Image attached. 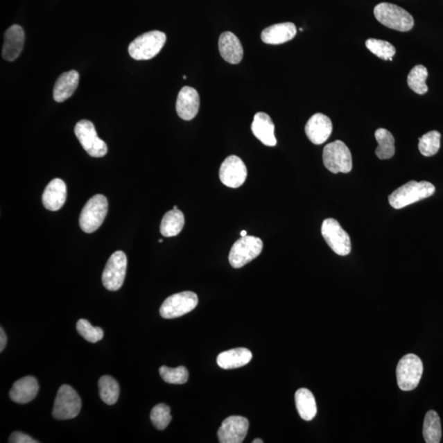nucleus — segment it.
I'll return each instance as SVG.
<instances>
[{"mask_svg": "<svg viewBox=\"0 0 443 443\" xmlns=\"http://www.w3.org/2000/svg\"><path fill=\"white\" fill-rule=\"evenodd\" d=\"M434 192L435 186L431 182L410 181L393 191L389 196L388 201L392 208L400 209L428 198Z\"/></svg>", "mask_w": 443, "mask_h": 443, "instance_id": "1", "label": "nucleus"}, {"mask_svg": "<svg viewBox=\"0 0 443 443\" xmlns=\"http://www.w3.org/2000/svg\"><path fill=\"white\" fill-rule=\"evenodd\" d=\"M374 16L387 28L406 33L413 28V17L403 8L389 3H381L374 8Z\"/></svg>", "mask_w": 443, "mask_h": 443, "instance_id": "2", "label": "nucleus"}, {"mask_svg": "<svg viewBox=\"0 0 443 443\" xmlns=\"http://www.w3.org/2000/svg\"><path fill=\"white\" fill-rule=\"evenodd\" d=\"M166 40V35L159 31L143 34L130 44L129 55L136 60L153 59L163 49Z\"/></svg>", "mask_w": 443, "mask_h": 443, "instance_id": "3", "label": "nucleus"}, {"mask_svg": "<svg viewBox=\"0 0 443 443\" xmlns=\"http://www.w3.org/2000/svg\"><path fill=\"white\" fill-rule=\"evenodd\" d=\"M109 202L103 195H96L87 201L80 213L79 223L82 230L93 234L100 228L108 214Z\"/></svg>", "mask_w": 443, "mask_h": 443, "instance_id": "4", "label": "nucleus"}, {"mask_svg": "<svg viewBox=\"0 0 443 443\" xmlns=\"http://www.w3.org/2000/svg\"><path fill=\"white\" fill-rule=\"evenodd\" d=\"M424 372L423 362L415 354L401 358L397 366V379L401 390L409 392L417 388Z\"/></svg>", "mask_w": 443, "mask_h": 443, "instance_id": "5", "label": "nucleus"}, {"mask_svg": "<svg viewBox=\"0 0 443 443\" xmlns=\"http://www.w3.org/2000/svg\"><path fill=\"white\" fill-rule=\"evenodd\" d=\"M324 166L333 173H348L352 169V156L350 150L342 141L329 143L323 151Z\"/></svg>", "mask_w": 443, "mask_h": 443, "instance_id": "6", "label": "nucleus"}, {"mask_svg": "<svg viewBox=\"0 0 443 443\" xmlns=\"http://www.w3.org/2000/svg\"><path fill=\"white\" fill-rule=\"evenodd\" d=\"M263 241L259 237L245 236L237 240L230 250L229 263L235 268H243L262 252Z\"/></svg>", "mask_w": 443, "mask_h": 443, "instance_id": "7", "label": "nucleus"}, {"mask_svg": "<svg viewBox=\"0 0 443 443\" xmlns=\"http://www.w3.org/2000/svg\"><path fill=\"white\" fill-rule=\"evenodd\" d=\"M82 409V400L69 385H62L58 391L53 409V418L60 420L77 417Z\"/></svg>", "mask_w": 443, "mask_h": 443, "instance_id": "8", "label": "nucleus"}, {"mask_svg": "<svg viewBox=\"0 0 443 443\" xmlns=\"http://www.w3.org/2000/svg\"><path fill=\"white\" fill-rule=\"evenodd\" d=\"M74 132L83 149L92 157H104L108 152V146L98 137L96 128L91 121H79L76 125Z\"/></svg>", "mask_w": 443, "mask_h": 443, "instance_id": "9", "label": "nucleus"}, {"mask_svg": "<svg viewBox=\"0 0 443 443\" xmlns=\"http://www.w3.org/2000/svg\"><path fill=\"white\" fill-rule=\"evenodd\" d=\"M321 234L326 243L338 256L345 257L351 250V238L334 218H327L321 227Z\"/></svg>", "mask_w": 443, "mask_h": 443, "instance_id": "10", "label": "nucleus"}, {"mask_svg": "<svg viewBox=\"0 0 443 443\" xmlns=\"http://www.w3.org/2000/svg\"><path fill=\"white\" fill-rule=\"evenodd\" d=\"M197 295L192 292H182L170 295L160 307V315L164 319H176L188 314L198 305Z\"/></svg>", "mask_w": 443, "mask_h": 443, "instance_id": "11", "label": "nucleus"}, {"mask_svg": "<svg viewBox=\"0 0 443 443\" xmlns=\"http://www.w3.org/2000/svg\"><path fill=\"white\" fill-rule=\"evenodd\" d=\"M128 259L123 252H114L106 263L103 272L102 281L105 288L109 290H118L124 283L126 277Z\"/></svg>", "mask_w": 443, "mask_h": 443, "instance_id": "12", "label": "nucleus"}, {"mask_svg": "<svg viewBox=\"0 0 443 443\" xmlns=\"http://www.w3.org/2000/svg\"><path fill=\"white\" fill-rule=\"evenodd\" d=\"M247 177V168L243 159L236 155L228 156L219 169V178L227 187L238 188Z\"/></svg>", "mask_w": 443, "mask_h": 443, "instance_id": "13", "label": "nucleus"}, {"mask_svg": "<svg viewBox=\"0 0 443 443\" xmlns=\"http://www.w3.org/2000/svg\"><path fill=\"white\" fill-rule=\"evenodd\" d=\"M248 419L243 416H230L223 422L219 428L218 437L221 443H241L247 435Z\"/></svg>", "mask_w": 443, "mask_h": 443, "instance_id": "14", "label": "nucleus"}, {"mask_svg": "<svg viewBox=\"0 0 443 443\" xmlns=\"http://www.w3.org/2000/svg\"><path fill=\"white\" fill-rule=\"evenodd\" d=\"M305 130L309 140L313 144L322 145L332 134V121L323 114H315L309 119Z\"/></svg>", "mask_w": 443, "mask_h": 443, "instance_id": "15", "label": "nucleus"}, {"mask_svg": "<svg viewBox=\"0 0 443 443\" xmlns=\"http://www.w3.org/2000/svg\"><path fill=\"white\" fill-rule=\"evenodd\" d=\"M200 109V96L196 89L190 87H184L178 94L176 110L182 119L190 121L193 119Z\"/></svg>", "mask_w": 443, "mask_h": 443, "instance_id": "16", "label": "nucleus"}, {"mask_svg": "<svg viewBox=\"0 0 443 443\" xmlns=\"http://www.w3.org/2000/svg\"><path fill=\"white\" fill-rule=\"evenodd\" d=\"M25 34L21 26L13 25L4 35L2 55L4 60L13 62L21 55L24 46Z\"/></svg>", "mask_w": 443, "mask_h": 443, "instance_id": "17", "label": "nucleus"}, {"mask_svg": "<svg viewBox=\"0 0 443 443\" xmlns=\"http://www.w3.org/2000/svg\"><path fill=\"white\" fill-rule=\"evenodd\" d=\"M218 49L223 59L231 64H239L243 60V46L236 35L230 31H226L220 35Z\"/></svg>", "mask_w": 443, "mask_h": 443, "instance_id": "18", "label": "nucleus"}, {"mask_svg": "<svg viewBox=\"0 0 443 443\" xmlns=\"http://www.w3.org/2000/svg\"><path fill=\"white\" fill-rule=\"evenodd\" d=\"M67 199V186L65 182L60 178L53 179L49 183L42 196L44 207L51 211L60 210Z\"/></svg>", "mask_w": 443, "mask_h": 443, "instance_id": "19", "label": "nucleus"}, {"mask_svg": "<svg viewBox=\"0 0 443 443\" xmlns=\"http://www.w3.org/2000/svg\"><path fill=\"white\" fill-rule=\"evenodd\" d=\"M252 130L254 136L263 145L271 147L277 145L275 123L267 114L259 112L254 115Z\"/></svg>", "mask_w": 443, "mask_h": 443, "instance_id": "20", "label": "nucleus"}, {"mask_svg": "<svg viewBox=\"0 0 443 443\" xmlns=\"http://www.w3.org/2000/svg\"><path fill=\"white\" fill-rule=\"evenodd\" d=\"M39 391L37 380L33 376L17 380L13 384L10 392V397L12 401L19 404H26L33 401Z\"/></svg>", "mask_w": 443, "mask_h": 443, "instance_id": "21", "label": "nucleus"}, {"mask_svg": "<svg viewBox=\"0 0 443 443\" xmlns=\"http://www.w3.org/2000/svg\"><path fill=\"white\" fill-rule=\"evenodd\" d=\"M297 35V28L293 22H284L268 26L262 31L261 40L268 44H281L292 40Z\"/></svg>", "mask_w": 443, "mask_h": 443, "instance_id": "22", "label": "nucleus"}, {"mask_svg": "<svg viewBox=\"0 0 443 443\" xmlns=\"http://www.w3.org/2000/svg\"><path fill=\"white\" fill-rule=\"evenodd\" d=\"M252 353L248 349L241 347L232 349L220 353L217 358V364L223 370L241 368L252 359Z\"/></svg>", "mask_w": 443, "mask_h": 443, "instance_id": "23", "label": "nucleus"}, {"mask_svg": "<svg viewBox=\"0 0 443 443\" xmlns=\"http://www.w3.org/2000/svg\"><path fill=\"white\" fill-rule=\"evenodd\" d=\"M79 83V73L71 70L62 73L53 88V98L56 102L62 103L73 95Z\"/></svg>", "mask_w": 443, "mask_h": 443, "instance_id": "24", "label": "nucleus"}, {"mask_svg": "<svg viewBox=\"0 0 443 443\" xmlns=\"http://www.w3.org/2000/svg\"><path fill=\"white\" fill-rule=\"evenodd\" d=\"M295 406L299 416L306 422H311L317 414L315 398L307 388H301L295 394Z\"/></svg>", "mask_w": 443, "mask_h": 443, "instance_id": "25", "label": "nucleus"}, {"mask_svg": "<svg viewBox=\"0 0 443 443\" xmlns=\"http://www.w3.org/2000/svg\"><path fill=\"white\" fill-rule=\"evenodd\" d=\"M185 225L184 214L178 209L165 214L160 225V232L165 237L176 236Z\"/></svg>", "mask_w": 443, "mask_h": 443, "instance_id": "26", "label": "nucleus"}, {"mask_svg": "<svg viewBox=\"0 0 443 443\" xmlns=\"http://www.w3.org/2000/svg\"><path fill=\"white\" fill-rule=\"evenodd\" d=\"M423 435L427 443H440L442 438V426L440 415L434 410L425 415Z\"/></svg>", "mask_w": 443, "mask_h": 443, "instance_id": "27", "label": "nucleus"}, {"mask_svg": "<svg viewBox=\"0 0 443 443\" xmlns=\"http://www.w3.org/2000/svg\"><path fill=\"white\" fill-rule=\"evenodd\" d=\"M375 139L378 142L375 154L379 159H389L395 155V139L387 129L379 128L375 132Z\"/></svg>", "mask_w": 443, "mask_h": 443, "instance_id": "28", "label": "nucleus"}, {"mask_svg": "<svg viewBox=\"0 0 443 443\" xmlns=\"http://www.w3.org/2000/svg\"><path fill=\"white\" fill-rule=\"evenodd\" d=\"M98 391L102 401L107 405H114L119 400V385L111 376L105 375L100 379Z\"/></svg>", "mask_w": 443, "mask_h": 443, "instance_id": "29", "label": "nucleus"}, {"mask_svg": "<svg viewBox=\"0 0 443 443\" xmlns=\"http://www.w3.org/2000/svg\"><path fill=\"white\" fill-rule=\"evenodd\" d=\"M428 75V70L424 66H415L411 69L408 78H407V84L414 92L419 94V95H424L428 91L426 85Z\"/></svg>", "mask_w": 443, "mask_h": 443, "instance_id": "30", "label": "nucleus"}, {"mask_svg": "<svg viewBox=\"0 0 443 443\" xmlns=\"http://www.w3.org/2000/svg\"><path fill=\"white\" fill-rule=\"evenodd\" d=\"M441 134L437 131H431L419 139L420 153L426 157L435 155L441 146Z\"/></svg>", "mask_w": 443, "mask_h": 443, "instance_id": "31", "label": "nucleus"}, {"mask_svg": "<svg viewBox=\"0 0 443 443\" xmlns=\"http://www.w3.org/2000/svg\"><path fill=\"white\" fill-rule=\"evenodd\" d=\"M365 46L371 53L383 60L392 61L396 53L395 47L385 40L369 39L366 40Z\"/></svg>", "mask_w": 443, "mask_h": 443, "instance_id": "32", "label": "nucleus"}, {"mask_svg": "<svg viewBox=\"0 0 443 443\" xmlns=\"http://www.w3.org/2000/svg\"><path fill=\"white\" fill-rule=\"evenodd\" d=\"M159 374L164 381L172 384H184L189 378L188 370L184 366H179L177 368L162 366L160 367Z\"/></svg>", "mask_w": 443, "mask_h": 443, "instance_id": "33", "label": "nucleus"}, {"mask_svg": "<svg viewBox=\"0 0 443 443\" xmlns=\"http://www.w3.org/2000/svg\"><path fill=\"white\" fill-rule=\"evenodd\" d=\"M152 424L159 431H164L168 426L172 420L171 410L165 404H159L152 409L150 412Z\"/></svg>", "mask_w": 443, "mask_h": 443, "instance_id": "34", "label": "nucleus"}, {"mask_svg": "<svg viewBox=\"0 0 443 443\" xmlns=\"http://www.w3.org/2000/svg\"><path fill=\"white\" fill-rule=\"evenodd\" d=\"M78 333L87 341L96 343L104 338V331L98 327H93L87 320H80L77 324Z\"/></svg>", "mask_w": 443, "mask_h": 443, "instance_id": "35", "label": "nucleus"}, {"mask_svg": "<svg viewBox=\"0 0 443 443\" xmlns=\"http://www.w3.org/2000/svg\"><path fill=\"white\" fill-rule=\"evenodd\" d=\"M10 443H38L39 442L33 440V437H31L28 435V434L21 433V432H15L12 433V435L10 437V440H8Z\"/></svg>", "mask_w": 443, "mask_h": 443, "instance_id": "36", "label": "nucleus"}, {"mask_svg": "<svg viewBox=\"0 0 443 443\" xmlns=\"http://www.w3.org/2000/svg\"><path fill=\"white\" fill-rule=\"evenodd\" d=\"M7 344V336L3 328L0 329V351H3Z\"/></svg>", "mask_w": 443, "mask_h": 443, "instance_id": "37", "label": "nucleus"}, {"mask_svg": "<svg viewBox=\"0 0 443 443\" xmlns=\"http://www.w3.org/2000/svg\"><path fill=\"white\" fill-rule=\"evenodd\" d=\"M247 236V232H246L245 230L244 231H241V236L243 237V236Z\"/></svg>", "mask_w": 443, "mask_h": 443, "instance_id": "38", "label": "nucleus"}, {"mask_svg": "<svg viewBox=\"0 0 443 443\" xmlns=\"http://www.w3.org/2000/svg\"><path fill=\"white\" fill-rule=\"evenodd\" d=\"M252 442L253 443H263V442L261 440H259V438H257V440H254Z\"/></svg>", "mask_w": 443, "mask_h": 443, "instance_id": "39", "label": "nucleus"}, {"mask_svg": "<svg viewBox=\"0 0 443 443\" xmlns=\"http://www.w3.org/2000/svg\"><path fill=\"white\" fill-rule=\"evenodd\" d=\"M163 241H163V239H159V243H163Z\"/></svg>", "mask_w": 443, "mask_h": 443, "instance_id": "40", "label": "nucleus"}, {"mask_svg": "<svg viewBox=\"0 0 443 443\" xmlns=\"http://www.w3.org/2000/svg\"><path fill=\"white\" fill-rule=\"evenodd\" d=\"M183 79H186V76H183Z\"/></svg>", "mask_w": 443, "mask_h": 443, "instance_id": "41", "label": "nucleus"}, {"mask_svg": "<svg viewBox=\"0 0 443 443\" xmlns=\"http://www.w3.org/2000/svg\"><path fill=\"white\" fill-rule=\"evenodd\" d=\"M173 209H177V207H173Z\"/></svg>", "mask_w": 443, "mask_h": 443, "instance_id": "42", "label": "nucleus"}]
</instances>
